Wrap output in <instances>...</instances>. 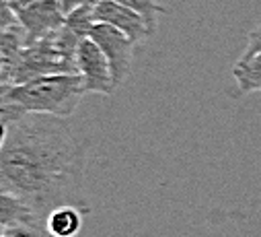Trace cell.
Here are the masks:
<instances>
[{"mask_svg": "<svg viewBox=\"0 0 261 237\" xmlns=\"http://www.w3.org/2000/svg\"><path fill=\"white\" fill-rule=\"evenodd\" d=\"M0 192L27 204L41 219L64 204L87 208L81 190L89 147L66 117L9 107H0Z\"/></svg>", "mask_w": 261, "mask_h": 237, "instance_id": "obj_1", "label": "cell"}, {"mask_svg": "<svg viewBox=\"0 0 261 237\" xmlns=\"http://www.w3.org/2000/svg\"><path fill=\"white\" fill-rule=\"evenodd\" d=\"M81 37L72 33L66 25L60 31L25 45L11 58L0 60V81L3 87L21 85L47 75H64L79 73L76 70V52L81 45Z\"/></svg>", "mask_w": 261, "mask_h": 237, "instance_id": "obj_2", "label": "cell"}, {"mask_svg": "<svg viewBox=\"0 0 261 237\" xmlns=\"http://www.w3.org/2000/svg\"><path fill=\"white\" fill-rule=\"evenodd\" d=\"M85 85L79 73L47 75L21 85L3 87V103L0 107H9L21 113H45L66 117L79 107Z\"/></svg>", "mask_w": 261, "mask_h": 237, "instance_id": "obj_3", "label": "cell"}, {"mask_svg": "<svg viewBox=\"0 0 261 237\" xmlns=\"http://www.w3.org/2000/svg\"><path fill=\"white\" fill-rule=\"evenodd\" d=\"M105 54V58L111 64V73L115 79V85H123L132 73L134 62V41L119 29L107 25V23H95L91 35H89Z\"/></svg>", "mask_w": 261, "mask_h": 237, "instance_id": "obj_4", "label": "cell"}, {"mask_svg": "<svg viewBox=\"0 0 261 237\" xmlns=\"http://www.w3.org/2000/svg\"><path fill=\"white\" fill-rule=\"evenodd\" d=\"M76 70L83 79L87 93L97 95H111L117 85L111 73V64L101 52V48L91 39H83L76 52Z\"/></svg>", "mask_w": 261, "mask_h": 237, "instance_id": "obj_5", "label": "cell"}, {"mask_svg": "<svg viewBox=\"0 0 261 237\" xmlns=\"http://www.w3.org/2000/svg\"><path fill=\"white\" fill-rule=\"evenodd\" d=\"M66 9L64 0H37L17 13V19L25 31L27 45L60 31L66 25Z\"/></svg>", "mask_w": 261, "mask_h": 237, "instance_id": "obj_6", "label": "cell"}, {"mask_svg": "<svg viewBox=\"0 0 261 237\" xmlns=\"http://www.w3.org/2000/svg\"><path fill=\"white\" fill-rule=\"evenodd\" d=\"M95 21L97 23H107L121 33H125L136 45L146 41L148 37L154 35L156 27H152L140 13L127 9L115 0H103L95 7Z\"/></svg>", "mask_w": 261, "mask_h": 237, "instance_id": "obj_7", "label": "cell"}, {"mask_svg": "<svg viewBox=\"0 0 261 237\" xmlns=\"http://www.w3.org/2000/svg\"><path fill=\"white\" fill-rule=\"evenodd\" d=\"M89 208L76 204H64L54 208L45 219V229L51 237H76L83 229V215Z\"/></svg>", "mask_w": 261, "mask_h": 237, "instance_id": "obj_8", "label": "cell"}, {"mask_svg": "<svg viewBox=\"0 0 261 237\" xmlns=\"http://www.w3.org/2000/svg\"><path fill=\"white\" fill-rule=\"evenodd\" d=\"M232 77L241 95L261 91V52L243 54L232 66Z\"/></svg>", "mask_w": 261, "mask_h": 237, "instance_id": "obj_9", "label": "cell"}, {"mask_svg": "<svg viewBox=\"0 0 261 237\" xmlns=\"http://www.w3.org/2000/svg\"><path fill=\"white\" fill-rule=\"evenodd\" d=\"M95 7H79L68 13L66 17V27L76 33L81 39H87L95 27Z\"/></svg>", "mask_w": 261, "mask_h": 237, "instance_id": "obj_10", "label": "cell"}, {"mask_svg": "<svg viewBox=\"0 0 261 237\" xmlns=\"http://www.w3.org/2000/svg\"><path fill=\"white\" fill-rule=\"evenodd\" d=\"M115 3H119V5H123L127 9L140 13L152 27H156V19L163 13V7L156 3V0H115Z\"/></svg>", "mask_w": 261, "mask_h": 237, "instance_id": "obj_11", "label": "cell"}, {"mask_svg": "<svg viewBox=\"0 0 261 237\" xmlns=\"http://www.w3.org/2000/svg\"><path fill=\"white\" fill-rule=\"evenodd\" d=\"M3 237H51L45 229V223H31V225H17L3 229Z\"/></svg>", "mask_w": 261, "mask_h": 237, "instance_id": "obj_12", "label": "cell"}, {"mask_svg": "<svg viewBox=\"0 0 261 237\" xmlns=\"http://www.w3.org/2000/svg\"><path fill=\"white\" fill-rule=\"evenodd\" d=\"M255 52H261V23L249 33L247 37V48H245V54H255Z\"/></svg>", "mask_w": 261, "mask_h": 237, "instance_id": "obj_13", "label": "cell"}, {"mask_svg": "<svg viewBox=\"0 0 261 237\" xmlns=\"http://www.w3.org/2000/svg\"><path fill=\"white\" fill-rule=\"evenodd\" d=\"M99 3H103V0H64V9H66V13H70L79 7H97Z\"/></svg>", "mask_w": 261, "mask_h": 237, "instance_id": "obj_14", "label": "cell"}, {"mask_svg": "<svg viewBox=\"0 0 261 237\" xmlns=\"http://www.w3.org/2000/svg\"><path fill=\"white\" fill-rule=\"evenodd\" d=\"M5 3H7L15 13H19V11H23L25 7H29V5L37 3V0H5Z\"/></svg>", "mask_w": 261, "mask_h": 237, "instance_id": "obj_15", "label": "cell"}]
</instances>
